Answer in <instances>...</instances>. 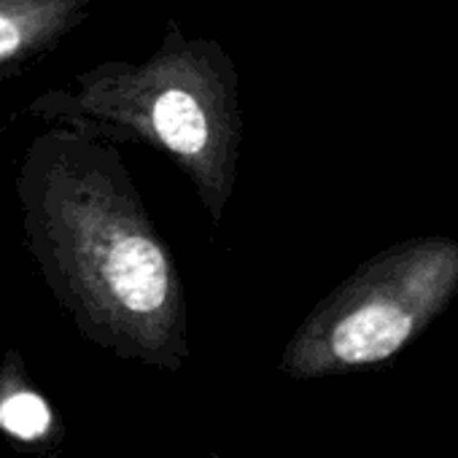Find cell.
I'll use <instances>...</instances> for the list:
<instances>
[{"instance_id": "3957f363", "label": "cell", "mask_w": 458, "mask_h": 458, "mask_svg": "<svg viewBox=\"0 0 458 458\" xmlns=\"http://www.w3.org/2000/svg\"><path fill=\"white\" fill-rule=\"evenodd\" d=\"M458 294V241L410 238L369 257L294 329L278 369L321 380L380 367L418 340Z\"/></svg>"}, {"instance_id": "6da1fadb", "label": "cell", "mask_w": 458, "mask_h": 458, "mask_svg": "<svg viewBox=\"0 0 458 458\" xmlns=\"http://www.w3.org/2000/svg\"><path fill=\"white\" fill-rule=\"evenodd\" d=\"M14 191L25 249L79 335L178 372L191 353L183 278L119 151L49 127L25 148Z\"/></svg>"}, {"instance_id": "7a4b0ae2", "label": "cell", "mask_w": 458, "mask_h": 458, "mask_svg": "<svg viewBox=\"0 0 458 458\" xmlns=\"http://www.w3.org/2000/svg\"><path fill=\"white\" fill-rule=\"evenodd\" d=\"M28 114L49 127L165 154L218 226L235 194L243 103L241 71L213 38H189L178 20L146 60H108L38 95Z\"/></svg>"}, {"instance_id": "277c9868", "label": "cell", "mask_w": 458, "mask_h": 458, "mask_svg": "<svg viewBox=\"0 0 458 458\" xmlns=\"http://www.w3.org/2000/svg\"><path fill=\"white\" fill-rule=\"evenodd\" d=\"M92 9L95 0H0V84L57 52Z\"/></svg>"}, {"instance_id": "8992f818", "label": "cell", "mask_w": 458, "mask_h": 458, "mask_svg": "<svg viewBox=\"0 0 458 458\" xmlns=\"http://www.w3.org/2000/svg\"><path fill=\"white\" fill-rule=\"evenodd\" d=\"M202 458H221V455H218V453H205Z\"/></svg>"}, {"instance_id": "5b68a950", "label": "cell", "mask_w": 458, "mask_h": 458, "mask_svg": "<svg viewBox=\"0 0 458 458\" xmlns=\"http://www.w3.org/2000/svg\"><path fill=\"white\" fill-rule=\"evenodd\" d=\"M65 423L52 399L36 386L25 356L9 348L0 356V437L33 458H60Z\"/></svg>"}]
</instances>
